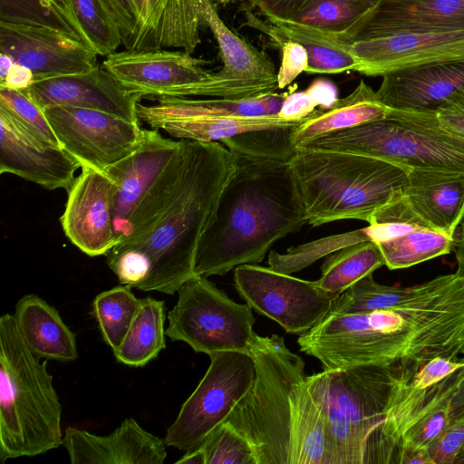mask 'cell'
I'll list each match as a JSON object with an SVG mask.
<instances>
[{
	"label": "cell",
	"mask_w": 464,
	"mask_h": 464,
	"mask_svg": "<svg viewBox=\"0 0 464 464\" xmlns=\"http://www.w3.org/2000/svg\"><path fill=\"white\" fill-rule=\"evenodd\" d=\"M301 352L324 370L360 365L413 364L435 357L456 359L464 347V309L434 280L398 286L391 308L361 314L329 311L299 335Z\"/></svg>",
	"instance_id": "obj_1"
},
{
	"label": "cell",
	"mask_w": 464,
	"mask_h": 464,
	"mask_svg": "<svg viewBox=\"0 0 464 464\" xmlns=\"http://www.w3.org/2000/svg\"><path fill=\"white\" fill-rule=\"evenodd\" d=\"M231 152L235 169L199 243L197 276L258 264L277 240L308 223L289 161Z\"/></svg>",
	"instance_id": "obj_2"
},
{
	"label": "cell",
	"mask_w": 464,
	"mask_h": 464,
	"mask_svg": "<svg viewBox=\"0 0 464 464\" xmlns=\"http://www.w3.org/2000/svg\"><path fill=\"white\" fill-rule=\"evenodd\" d=\"M255 381L226 420L252 445L258 464H331L305 364L282 336L255 334Z\"/></svg>",
	"instance_id": "obj_3"
},
{
	"label": "cell",
	"mask_w": 464,
	"mask_h": 464,
	"mask_svg": "<svg viewBox=\"0 0 464 464\" xmlns=\"http://www.w3.org/2000/svg\"><path fill=\"white\" fill-rule=\"evenodd\" d=\"M185 140V171L169 207L144 232L111 250H136L149 258L150 271L139 289L143 292L173 295L195 276L199 243L235 169L234 156L223 143Z\"/></svg>",
	"instance_id": "obj_4"
},
{
	"label": "cell",
	"mask_w": 464,
	"mask_h": 464,
	"mask_svg": "<svg viewBox=\"0 0 464 464\" xmlns=\"http://www.w3.org/2000/svg\"><path fill=\"white\" fill-rule=\"evenodd\" d=\"M421 367L360 365L307 376L324 420L331 464H366L401 386Z\"/></svg>",
	"instance_id": "obj_5"
},
{
	"label": "cell",
	"mask_w": 464,
	"mask_h": 464,
	"mask_svg": "<svg viewBox=\"0 0 464 464\" xmlns=\"http://www.w3.org/2000/svg\"><path fill=\"white\" fill-rule=\"evenodd\" d=\"M289 162L313 227L343 219L368 223L403 192L409 169L370 156L303 147Z\"/></svg>",
	"instance_id": "obj_6"
},
{
	"label": "cell",
	"mask_w": 464,
	"mask_h": 464,
	"mask_svg": "<svg viewBox=\"0 0 464 464\" xmlns=\"http://www.w3.org/2000/svg\"><path fill=\"white\" fill-rule=\"evenodd\" d=\"M62 404L47 370L21 337L14 315L0 317V460L63 445Z\"/></svg>",
	"instance_id": "obj_7"
},
{
	"label": "cell",
	"mask_w": 464,
	"mask_h": 464,
	"mask_svg": "<svg viewBox=\"0 0 464 464\" xmlns=\"http://www.w3.org/2000/svg\"><path fill=\"white\" fill-rule=\"evenodd\" d=\"M303 148L361 154L410 169L464 171V139L446 131L435 111L391 109L383 119L323 135Z\"/></svg>",
	"instance_id": "obj_8"
},
{
	"label": "cell",
	"mask_w": 464,
	"mask_h": 464,
	"mask_svg": "<svg viewBox=\"0 0 464 464\" xmlns=\"http://www.w3.org/2000/svg\"><path fill=\"white\" fill-rule=\"evenodd\" d=\"M206 62L181 51H121L102 66L129 92L141 97L207 96L232 100L276 92L277 82L230 80L203 68Z\"/></svg>",
	"instance_id": "obj_9"
},
{
	"label": "cell",
	"mask_w": 464,
	"mask_h": 464,
	"mask_svg": "<svg viewBox=\"0 0 464 464\" xmlns=\"http://www.w3.org/2000/svg\"><path fill=\"white\" fill-rule=\"evenodd\" d=\"M178 301L168 313L166 335L188 343L196 353H247L256 333L252 308L238 304L208 277L193 276L178 290Z\"/></svg>",
	"instance_id": "obj_10"
},
{
	"label": "cell",
	"mask_w": 464,
	"mask_h": 464,
	"mask_svg": "<svg viewBox=\"0 0 464 464\" xmlns=\"http://www.w3.org/2000/svg\"><path fill=\"white\" fill-rule=\"evenodd\" d=\"M209 357L205 375L167 430V447L186 452L200 446L227 420L254 383L255 365L249 353L226 351Z\"/></svg>",
	"instance_id": "obj_11"
},
{
	"label": "cell",
	"mask_w": 464,
	"mask_h": 464,
	"mask_svg": "<svg viewBox=\"0 0 464 464\" xmlns=\"http://www.w3.org/2000/svg\"><path fill=\"white\" fill-rule=\"evenodd\" d=\"M234 283L252 309L291 334L301 335L311 330L328 314L336 297L321 289L315 281L257 264L237 266Z\"/></svg>",
	"instance_id": "obj_12"
},
{
	"label": "cell",
	"mask_w": 464,
	"mask_h": 464,
	"mask_svg": "<svg viewBox=\"0 0 464 464\" xmlns=\"http://www.w3.org/2000/svg\"><path fill=\"white\" fill-rule=\"evenodd\" d=\"M44 112L62 148L82 168L103 174L134 151L143 139L140 121L107 112L72 107H50Z\"/></svg>",
	"instance_id": "obj_13"
},
{
	"label": "cell",
	"mask_w": 464,
	"mask_h": 464,
	"mask_svg": "<svg viewBox=\"0 0 464 464\" xmlns=\"http://www.w3.org/2000/svg\"><path fill=\"white\" fill-rule=\"evenodd\" d=\"M345 45L366 76L464 57V29L401 31Z\"/></svg>",
	"instance_id": "obj_14"
},
{
	"label": "cell",
	"mask_w": 464,
	"mask_h": 464,
	"mask_svg": "<svg viewBox=\"0 0 464 464\" xmlns=\"http://www.w3.org/2000/svg\"><path fill=\"white\" fill-rule=\"evenodd\" d=\"M0 53L31 70L35 82L97 68L98 54L80 41L54 30L0 23Z\"/></svg>",
	"instance_id": "obj_15"
},
{
	"label": "cell",
	"mask_w": 464,
	"mask_h": 464,
	"mask_svg": "<svg viewBox=\"0 0 464 464\" xmlns=\"http://www.w3.org/2000/svg\"><path fill=\"white\" fill-rule=\"evenodd\" d=\"M81 169L67 191L61 225L82 252L90 256H106L118 243L112 217L114 183L100 171Z\"/></svg>",
	"instance_id": "obj_16"
},
{
	"label": "cell",
	"mask_w": 464,
	"mask_h": 464,
	"mask_svg": "<svg viewBox=\"0 0 464 464\" xmlns=\"http://www.w3.org/2000/svg\"><path fill=\"white\" fill-rule=\"evenodd\" d=\"M182 145L183 140L166 138L158 130L144 129L137 149L106 169L105 175L115 188L112 217L118 243L126 237L132 216Z\"/></svg>",
	"instance_id": "obj_17"
},
{
	"label": "cell",
	"mask_w": 464,
	"mask_h": 464,
	"mask_svg": "<svg viewBox=\"0 0 464 464\" xmlns=\"http://www.w3.org/2000/svg\"><path fill=\"white\" fill-rule=\"evenodd\" d=\"M22 92L42 110L81 108L140 121L137 108L142 97L129 92L102 66L84 73L37 81Z\"/></svg>",
	"instance_id": "obj_18"
},
{
	"label": "cell",
	"mask_w": 464,
	"mask_h": 464,
	"mask_svg": "<svg viewBox=\"0 0 464 464\" xmlns=\"http://www.w3.org/2000/svg\"><path fill=\"white\" fill-rule=\"evenodd\" d=\"M72 464H163L164 439L144 430L133 418L125 419L105 436L68 427L63 439Z\"/></svg>",
	"instance_id": "obj_19"
},
{
	"label": "cell",
	"mask_w": 464,
	"mask_h": 464,
	"mask_svg": "<svg viewBox=\"0 0 464 464\" xmlns=\"http://www.w3.org/2000/svg\"><path fill=\"white\" fill-rule=\"evenodd\" d=\"M378 99L391 109L435 111L464 89V57L383 74Z\"/></svg>",
	"instance_id": "obj_20"
},
{
	"label": "cell",
	"mask_w": 464,
	"mask_h": 464,
	"mask_svg": "<svg viewBox=\"0 0 464 464\" xmlns=\"http://www.w3.org/2000/svg\"><path fill=\"white\" fill-rule=\"evenodd\" d=\"M79 168V161L64 149H41L28 140L0 110L1 174L16 175L49 190L68 191Z\"/></svg>",
	"instance_id": "obj_21"
},
{
	"label": "cell",
	"mask_w": 464,
	"mask_h": 464,
	"mask_svg": "<svg viewBox=\"0 0 464 464\" xmlns=\"http://www.w3.org/2000/svg\"><path fill=\"white\" fill-rule=\"evenodd\" d=\"M207 0H146L143 19L122 44L129 51L178 48L192 53L200 44Z\"/></svg>",
	"instance_id": "obj_22"
},
{
	"label": "cell",
	"mask_w": 464,
	"mask_h": 464,
	"mask_svg": "<svg viewBox=\"0 0 464 464\" xmlns=\"http://www.w3.org/2000/svg\"><path fill=\"white\" fill-rule=\"evenodd\" d=\"M464 29V0H381L373 12L340 43L401 31Z\"/></svg>",
	"instance_id": "obj_23"
},
{
	"label": "cell",
	"mask_w": 464,
	"mask_h": 464,
	"mask_svg": "<svg viewBox=\"0 0 464 464\" xmlns=\"http://www.w3.org/2000/svg\"><path fill=\"white\" fill-rule=\"evenodd\" d=\"M402 195L429 227L454 237L464 218V171L409 168Z\"/></svg>",
	"instance_id": "obj_24"
},
{
	"label": "cell",
	"mask_w": 464,
	"mask_h": 464,
	"mask_svg": "<svg viewBox=\"0 0 464 464\" xmlns=\"http://www.w3.org/2000/svg\"><path fill=\"white\" fill-rule=\"evenodd\" d=\"M13 315L24 343L35 356L62 362L77 360L74 334L63 321L58 310L39 295L22 296Z\"/></svg>",
	"instance_id": "obj_25"
},
{
	"label": "cell",
	"mask_w": 464,
	"mask_h": 464,
	"mask_svg": "<svg viewBox=\"0 0 464 464\" xmlns=\"http://www.w3.org/2000/svg\"><path fill=\"white\" fill-rule=\"evenodd\" d=\"M391 108L383 104L363 81L346 97L328 109H315L292 129L293 146L300 148L323 135L385 118Z\"/></svg>",
	"instance_id": "obj_26"
},
{
	"label": "cell",
	"mask_w": 464,
	"mask_h": 464,
	"mask_svg": "<svg viewBox=\"0 0 464 464\" xmlns=\"http://www.w3.org/2000/svg\"><path fill=\"white\" fill-rule=\"evenodd\" d=\"M287 93L272 92L239 100L162 97L151 105L140 102L137 114L139 120L144 122L165 118L276 116Z\"/></svg>",
	"instance_id": "obj_27"
},
{
	"label": "cell",
	"mask_w": 464,
	"mask_h": 464,
	"mask_svg": "<svg viewBox=\"0 0 464 464\" xmlns=\"http://www.w3.org/2000/svg\"><path fill=\"white\" fill-rule=\"evenodd\" d=\"M204 19L219 48L223 66L218 72L223 77L250 82H277V72L269 57L226 25L213 0L205 4Z\"/></svg>",
	"instance_id": "obj_28"
},
{
	"label": "cell",
	"mask_w": 464,
	"mask_h": 464,
	"mask_svg": "<svg viewBox=\"0 0 464 464\" xmlns=\"http://www.w3.org/2000/svg\"><path fill=\"white\" fill-rule=\"evenodd\" d=\"M304 119L287 121L278 115L265 117L212 116L153 119L145 123L150 129L161 130L176 139L220 142L224 139L248 131L296 127Z\"/></svg>",
	"instance_id": "obj_29"
},
{
	"label": "cell",
	"mask_w": 464,
	"mask_h": 464,
	"mask_svg": "<svg viewBox=\"0 0 464 464\" xmlns=\"http://www.w3.org/2000/svg\"><path fill=\"white\" fill-rule=\"evenodd\" d=\"M164 302L152 297L140 300L139 309L121 344L113 350L119 362L141 367L165 349Z\"/></svg>",
	"instance_id": "obj_30"
},
{
	"label": "cell",
	"mask_w": 464,
	"mask_h": 464,
	"mask_svg": "<svg viewBox=\"0 0 464 464\" xmlns=\"http://www.w3.org/2000/svg\"><path fill=\"white\" fill-rule=\"evenodd\" d=\"M267 20L270 23L269 34L280 46L286 40L304 46L308 55L305 72L334 74L355 71V57L338 41L284 20Z\"/></svg>",
	"instance_id": "obj_31"
},
{
	"label": "cell",
	"mask_w": 464,
	"mask_h": 464,
	"mask_svg": "<svg viewBox=\"0 0 464 464\" xmlns=\"http://www.w3.org/2000/svg\"><path fill=\"white\" fill-rule=\"evenodd\" d=\"M464 367L430 387L420 408L403 433L397 451L405 448L429 450L450 423V402L462 379Z\"/></svg>",
	"instance_id": "obj_32"
},
{
	"label": "cell",
	"mask_w": 464,
	"mask_h": 464,
	"mask_svg": "<svg viewBox=\"0 0 464 464\" xmlns=\"http://www.w3.org/2000/svg\"><path fill=\"white\" fill-rule=\"evenodd\" d=\"M382 266L384 259L378 245L372 240L362 241L325 256L321 276L315 283L324 291L337 296Z\"/></svg>",
	"instance_id": "obj_33"
},
{
	"label": "cell",
	"mask_w": 464,
	"mask_h": 464,
	"mask_svg": "<svg viewBox=\"0 0 464 464\" xmlns=\"http://www.w3.org/2000/svg\"><path fill=\"white\" fill-rule=\"evenodd\" d=\"M0 23L54 30L90 45L70 0H0Z\"/></svg>",
	"instance_id": "obj_34"
},
{
	"label": "cell",
	"mask_w": 464,
	"mask_h": 464,
	"mask_svg": "<svg viewBox=\"0 0 464 464\" xmlns=\"http://www.w3.org/2000/svg\"><path fill=\"white\" fill-rule=\"evenodd\" d=\"M380 2L381 0H318L284 21L324 34L344 36L360 25Z\"/></svg>",
	"instance_id": "obj_35"
},
{
	"label": "cell",
	"mask_w": 464,
	"mask_h": 464,
	"mask_svg": "<svg viewBox=\"0 0 464 464\" xmlns=\"http://www.w3.org/2000/svg\"><path fill=\"white\" fill-rule=\"evenodd\" d=\"M454 237L429 227H418L376 243L384 266L391 270L408 268L449 254Z\"/></svg>",
	"instance_id": "obj_36"
},
{
	"label": "cell",
	"mask_w": 464,
	"mask_h": 464,
	"mask_svg": "<svg viewBox=\"0 0 464 464\" xmlns=\"http://www.w3.org/2000/svg\"><path fill=\"white\" fill-rule=\"evenodd\" d=\"M121 285L97 295L92 313L104 342L113 350L122 342L139 309L140 300Z\"/></svg>",
	"instance_id": "obj_37"
},
{
	"label": "cell",
	"mask_w": 464,
	"mask_h": 464,
	"mask_svg": "<svg viewBox=\"0 0 464 464\" xmlns=\"http://www.w3.org/2000/svg\"><path fill=\"white\" fill-rule=\"evenodd\" d=\"M0 110L19 131L41 149L62 148L44 110L24 92L0 86Z\"/></svg>",
	"instance_id": "obj_38"
},
{
	"label": "cell",
	"mask_w": 464,
	"mask_h": 464,
	"mask_svg": "<svg viewBox=\"0 0 464 464\" xmlns=\"http://www.w3.org/2000/svg\"><path fill=\"white\" fill-rule=\"evenodd\" d=\"M75 17L98 55L108 56L123 43L119 24L106 0H70Z\"/></svg>",
	"instance_id": "obj_39"
},
{
	"label": "cell",
	"mask_w": 464,
	"mask_h": 464,
	"mask_svg": "<svg viewBox=\"0 0 464 464\" xmlns=\"http://www.w3.org/2000/svg\"><path fill=\"white\" fill-rule=\"evenodd\" d=\"M366 240L371 239L366 227H363L293 246L285 253L273 250L269 253L267 262L271 268L292 275L343 247Z\"/></svg>",
	"instance_id": "obj_40"
},
{
	"label": "cell",
	"mask_w": 464,
	"mask_h": 464,
	"mask_svg": "<svg viewBox=\"0 0 464 464\" xmlns=\"http://www.w3.org/2000/svg\"><path fill=\"white\" fill-rule=\"evenodd\" d=\"M293 128L253 130L220 142L230 151L289 161L296 150L290 140Z\"/></svg>",
	"instance_id": "obj_41"
},
{
	"label": "cell",
	"mask_w": 464,
	"mask_h": 464,
	"mask_svg": "<svg viewBox=\"0 0 464 464\" xmlns=\"http://www.w3.org/2000/svg\"><path fill=\"white\" fill-rule=\"evenodd\" d=\"M198 448L203 452L206 464H258L250 442L226 421Z\"/></svg>",
	"instance_id": "obj_42"
},
{
	"label": "cell",
	"mask_w": 464,
	"mask_h": 464,
	"mask_svg": "<svg viewBox=\"0 0 464 464\" xmlns=\"http://www.w3.org/2000/svg\"><path fill=\"white\" fill-rule=\"evenodd\" d=\"M107 264L121 285L140 289L150 271L149 258L136 250L110 251Z\"/></svg>",
	"instance_id": "obj_43"
},
{
	"label": "cell",
	"mask_w": 464,
	"mask_h": 464,
	"mask_svg": "<svg viewBox=\"0 0 464 464\" xmlns=\"http://www.w3.org/2000/svg\"><path fill=\"white\" fill-rule=\"evenodd\" d=\"M464 447V417L450 421L429 447L434 464H454Z\"/></svg>",
	"instance_id": "obj_44"
},
{
	"label": "cell",
	"mask_w": 464,
	"mask_h": 464,
	"mask_svg": "<svg viewBox=\"0 0 464 464\" xmlns=\"http://www.w3.org/2000/svg\"><path fill=\"white\" fill-rule=\"evenodd\" d=\"M281 47L282 62L276 75L278 89L288 86L299 74L305 72L308 55L301 44L294 41H285Z\"/></svg>",
	"instance_id": "obj_45"
},
{
	"label": "cell",
	"mask_w": 464,
	"mask_h": 464,
	"mask_svg": "<svg viewBox=\"0 0 464 464\" xmlns=\"http://www.w3.org/2000/svg\"><path fill=\"white\" fill-rule=\"evenodd\" d=\"M462 367H464L462 358L435 357L425 363L416 373L412 384L420 390L428 389Z\"/></svg>",
	"instance_id": "obj_46"
},
{
	"label": "cell",
	"mask_w": 464,
	"mask_h": 464,
	"mask_svg": "<svg viewBox=\"0 0 464 464\" xmlns=\"http://www.w3.org/2000/svg\"><path fill=\"white\" fill-rule=\"evenodd\" d=\"M435 112L446 131L464 139V89L445 100Z\"/></svg>",
	"instance_id": "obj_47"
},
{
	"label": "cell",
	"mask_w": 464,
	"mask_h": 464,
	"mask_svg": "<svg viewBox=\"0 0 464 464\" xmlns=\"http://www.w3.org/2000/svg\"><path fill=\"white\" fill-rule=\"evenodd\" d=\"M318 0H249L266 18L287 20Z\"/></svg>",
	"instance_id": "obj_48"
},
{
	"label": "cell",
	"mask_w": 464,
	"mask_h": 464,
	"mask_svg": "<svg viewBox=\"0 0 464 464\" xmlns=\"http://www.w3.org/2000/svg\"><path fill=\"white\" fill-rule=\"evenodd\" d=\"M316 109L315 104L304 91L288 92L282 103L278 117L287 121H300Z\"/></svg>",
	"instance_id": "obj_49"
},
{
	"label": "cell",
	"mask_w": 464,
	"mask_h": 464,
	"mask_svg": "<svg viewBox=\"0 0 464 464\" xmlns=\"http://www.w3.org/2000/svg\"><path fill=\"white\" fill-rule=\"evenodd\" d=\"M106 1L119 24L124 43L134 34L139 25V19L132 2L131 0Z\"/></svg>",
	"instance_id": "obj_50"
},
{
	"label": "cell",
	"mask_w": 464,
	"mask_h": 464,
	"mask_svg": "<svg viewBox=\"0 0 464 464\" xmlns=\"http://www.w3.org/2000/svg\"><path fill=\"white\" fill-rule=\"evenodd\" d=\"M314 103L320 109H328L333 106L338 98V89L330 80L324 78L315 79L305 89Z\"/></svg>",
	"instance_id": "obj_51"
},
{
	"label": "cell",
	"mask_w": 464,
	"mask_h": 464,
	"mask_svg": "<svg viewBox=\"0 0 464 464\" xmlns=\"http://www.w3.org/2000/svg\"><path fill=\"white\" fill-rule=\"evenodd\" d=\"M34 82V76L29 68L15 63L7 76L0 81V86L16 91H25Z\"/></svg>",
	"instance_id": "obj_52"
},
{
	"label": "cell",
	"mask_w": 464,
	"mask_h": 464,
	"mask_svg": "<svg viewBox=\"0 0 464 464\" xmlns=\"http://www.w3.org/2000/svg\"><path fill=\"white\" fill-rule=\"evenodd\" d=\"M464 417V374L450 402V421Z\"/></svg>",
	"instance_id": "obj_53"
},
{
	"label": "cell",
	"mask_w": 464,
	"mask_h": 464,
	"mask_svg": "<svg viewBox=\"0 0 464 464\" xmlns=\"http://www.w3.org/2000/svg\"><path fill=\"white\" fill-rule=\"evenodd\" d=\"M453 247L458 263V271L464 274V218L461 222L459 237L455 239Z\"/></svg>",
	"instance_id": "obj_54"
},
{
	"label": "cell",
	"mask_w": 464,
	"mask_h": 464,
	"mask_svg": "<svg viewBox=\"0 0 464 464\" xmlns=\"http://www.w3.org/2000/svg\"><path fill=\"white\" fill-rule=\"evenodd\" d=\"M13 58L4 53H0V81H3L14 66Z\"/></svg>",
	"instance_id": "obj_55"
},
{
	"label": "cell",
	"mask_w": 464,
	"mask_h": 464,
	"mask_svg": "<svg viewBox=\"0 0 464 464\" xmlns=\"http://www.w3.org/2000/svg\"><path fill=\"white\" fill-rule=\"evenodd\" d=\"M131 2L139 19V27L144 16L146 0H131Z\"/></svg>",
	"instance_id": "obj_56"
},
{
	"label": "cell",
	"mask_w": 464,
	"mask_h": 464,
	"mask_svg": "<svg viewBox=\"0 0 464 464\" xmlns=\"http://www.w3.org/2000/svg\"><path fill=\"white\" fill-rule=\"evenodd\" d=\"M454 464H464V450L459 454Z\"/></svg>",
	"instance_id": "obj_57"
},
{
	"label": "cell",
	"mask_w": 464,
	"mask_h": 464,
	"mask_svg": "<svg viewBox=\"0 0 464 464\" xmlns=\"http://www.w3.org/2000/svg\"><path fill=\"white\" fill-rule=\"evenodd\" d=\"M461 354L463 355L462 360L464 361V347L462 349Z\"/></svg>",
	"instance_id": "obj_58"
},
{
	"label": "cell",
	"mask_w": 464,
	"mask_h": 464,
	"mask_svg": "<svg viewBox=\"0 0 464 464\" xmlns=\"http://www.w3.org/2000/svg\"><path fill=\"white\" fill-rule=\"evenodd\" d=\"M463 450H464V447H463V450H462V451H463ZM462 451H461V452H462Z\"/></svg>",
	"instance_id": "obj_59"
}]
</instances>
